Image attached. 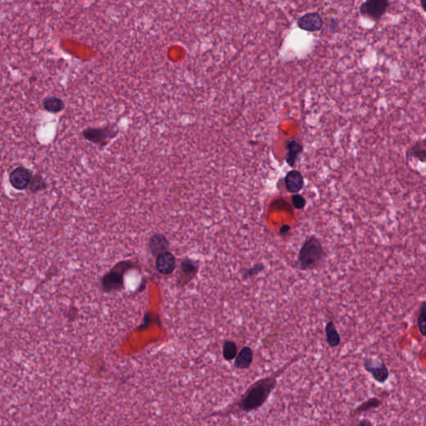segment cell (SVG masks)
I'll return each instance as SVG.
<instances>
[{
  "label": "cell",
  "mask_w": 426,
  "mask_h": 426,
  "mask_svg": "<svg viewBox=\"0 0 426 426\" xmlns=\"http://www.w3.org/2000/svg\"><path fill=\"white\" fill-rule=\"evenodd\" d=\"M291 227L289 225L284 224V225L281 226V228H280V235H281V237L288 236L290 231H291Z\"/></svg>",
  "instance_id": "cb8c5ba5"
},
{
  "label": "cell",
  "mask_w": 426,
  "mask_h": 426,
  "mask_svg": "<svg viewBox=\"0 0 426 426\" xmlns=\"http://www.w3.org/2000/svg\"><path fill=\"white\" fill-rule=\"evenodd\" d=\"M264 269H265V266L263 265V263H258L249 269L245 270L242 277L244 279L251 278L262 272Z\"/></svg>",
  "instance_id": "7402d4cb"
},
{
  "label": "cell",
  "mask_w": 426,
  "mask_h": 426,
  "mask_svg": "<svg viewBox=\"0 0 426 426\" xmlns=\"http://www.w3.org/2000/svg\"><path fill=\"white\" fill-rule=\"evenodd\" d=\"M286 163L291 167H293L296 165L297 159H299L300 155L303 153V146L295 139H292L286 144Z\"/></svg>",
  "instance_id": "8fae6325"
},
{
  "label": "cell",
  "mask_w": 426,
  "mask_h": 426,
  "mask_svg": "<svg viewBox=\"0 0 426 426\" xmlns=\"http://www.w3.org/2000/svg\"><path fill=\"white\" fill-rule=\"evenodd\" d=\"M47 187V183L45 182V178L40 174H35L33 176L31 182L29 183L28 187V191L29 193H39L40 191L46 189Z\"/></svg>",
  "instance_id": "ac0fdd59"
},
{
  "label": "cell",
  "mask_w": 426,
  "mask_h": 426,
  "mask_svg": "<svg viewBox=\"0 0 426 426\" xmlns=\"http://www.w3.org/2000/svg\"><path fill=\"white\" fill-rule=\"evenodd\" d=\"M417 327L421 335L426 337V301L422 302L419 307Z\"/></svg>",
  "instance_id": "ffe728a7"
},
{
  "label": "cell",
  "mask_w": 426,
  "mask_h": 426,
  "mask_svg": "<svg viewBox=\"0 0 426 426\" xmlns=\"http://www.w3.org/2000/svg\"><path fill=\"white\" fill-rule=\"evenodd\" d=\"M253 360V351L248 346H245L238 354L234 366L237 369H248L252 363Z\"/></svg>",
  "instance_id": "4fadbf2b"
},
{
  "label": "cell",
  "mask_w": 426,
  "mask_h": 426,
  "mask_svg": "<svg viewBox=\"0 0 426 426\" xmlns=\"http://www.w3.org/2000/svg\"><path fill=\"white\" fill-rule=\"evenodd\" d=\"M390 0H366L360 6V13L374 22L380 20L390 8Z\"/></svg>",
  "instance_id": "277c9868"
},
{
  "label": "cell",
  "mask_w": 426,
  "mask_h": 426,
  "mask_svg": "<svg viewBox=\"0 0 426 426\" xmlns=\"http://www.w3.org/2000/svg\"><path fill=\"white\" fill-rule=\"evenodd\" d=\"M148 247L154 257H158L162 252H167L169 242L163 234L155 233L150 237L148 242Z\"/></svg>",
  "instance_id": "30bf717a"
},
{
  "label": "cell",
  "mask_w": 426,
  "mask_h": 426,
  "mask_svg": "<svg viewBox=\"0 0 426 426\" xmlns=\"http://www.w3.org/2000/svg\"><path fill=\"white\" fill-rule=\"evenodd\" d=\"M325 335L327 344L331 348H335L340 345V336L332 320H330L325 325Z\"/></svg>",
  "instance_id": "2e32d148"
},
{
  "label": "cell",
  "mask_w": 426,
  "mask_h": 426,
  "mask_svg": "<svg viewBox=\"0 0 426 426\" xmlns=\"http://www.w3.org/2000/svg\"><path fill=\"white\" fill-rule=\"evenodd\" d=\"M118 133L119 129L114 124H108L104 127H88L82 134L86 140L99 147H105Z\"/></svg>",
  "instance_id": "3957f363"
},
{
  "label": "cell",
  "mask_w": 426,
  "mask_h": 426,
  "mask_svg": "<svg viewBox=\"0 0 426 426\" xmlns=\"http://www.w3.org/2000/svg\"><path fill=\"white\" fill-rule=\"evenodd\" d=\"M291 203H292L294 208L297 210H302L307 205V200L301 194L294 193L293 195L291 196Z\"/></svg>",
  "instance_id": "603a6c76"
},
{
  "label": "cell",
  "mask_w": 426,
  "mask_h": 426,
  "mask_svg": "<svg viewBox=\"0 0 426 426\" xmlns=\"http://www.w3.org/2000/svg\"><path fill=\"white\" fill-rule=\"evenodd\" d=\"M325 252L322 244L317 237H308L302 245L298 256L300 270H315L325 260Z\"/></svg>",
  "instance_id": "7a4b0ae2"
},
{
  "label": "cell",
  "mask_w": 426,
  "mask_h": 426,
  "mask_svg": "<svg viewBox=\"0 0 426 426\" xmlns=\"http://www.w3.org/2000/svg\"><path fill=\"white\" fill-rule=\"evenodd\" d=\"M273 374L271 376L261 379L252 385L242 395L237 404L238 408L244 412H250L260 408L266 401L270 393L276 385V378L279 374Z\"/></svg>",
  "instance_id": "6da1fadb"
},
{
  "label": "cell",
  "mask_w": 426,
  "mask_h": 426,
  "mask_svg": "<svg viewBox=\"0 0 426 426\" xmlns=\"http://www.w3.org/2000/svg\"><path fill=\"white\" fill-rule=\"evenodd\" d=\"M381 400L378 399V398H371V399L367 400V401H365L364 403H362L361 406H359V407H357L353 411V416L360 415V414L370 411V410H372V409L378 408V407H379V406H381Z\"/></svg>",
  "instance_id": "d6986e66"
},
{
  "label": "cell",
  "mask_w": 426,
  "mask_h": 426,
  "mask_svg": "<svg viewBox=\"0 0 426 426\" xmlns=\"http://www.w3.org/2000/svg\"><path fill=\"white\" fill-rule=\"evenodd\" d=\"M407 158L426 163V138L417 141L411 146L407 153Z\"/></svg>",
  "instance_id": "7c38bea8"
},
{
  "label": "cell",
  "mask_w": 426,
  "mask_h": 426,
  "mask_svg": "<svg viewBox=\"0 0 426 426\" xmlns=\"http://www.w3.org/2000/svg\"><path fill=\"white\" fill-rule=\"evenodd\" d=\"M285 185L289 193H298L304 186V177L297 170H291L285 177Z\"/></svg>",
  "instance_id": "9c48e42d"
},
{
  "label": "cell",
  "mask_w": 426,
  "mask_h": 426,
  "mask_svg": "<svg viewBox=\"0 0 426 426\" xmlns=\"http://www.w3.org/2000/svg\"><path fill=\"white\" fill-rule=\"evenodd\" d=\"M176 267V258L170 252H162L157 257L156 268L162 275H169L173 272Z\"/></svg>",
  "instance_id": "ba28073f"
},
{
  "label": "cell",
  "mask_w": 426,
  "mask_h": 426,
  "mask_svg": "<svg viewBox=\"0 0 426 426\" xmlns=\"http://www.w3.org/2000/svg\"><path fill=\"white\" fill-rule=\"evenodd\" d=\"M104 286L107 291H112L115 289L119 288L122 286V277L120 272H110L104 277Z\"/></svg>",
  "instance_id": "e0dca14e"
},
{
  "label": "cell",
  "mask_w": 426,
  "mask_h": 426,
  "mask_svg": "<svg viewBox=\"0 0 426 426\" xmlns=\"http://www.w3.org/2000/svg\"><path fill=\"white\" fill-rule=\"evenodd\" d=\"M367 425L372 426V423L369 420H363V421H360V423H359V426H367Z\"/></svg>",
  "instance_id": "d4e9b609"
},
{
  "label": "cell",
  "mask_w": 426,
  "mask_h": 426,
  "mask_svg": "<svg viewBox=\"0 0 426 426\" xmlns=\"http://www.w3.org/2000/svg\"><path fill=\"white\" fill-rule=\"evenodd\" d=\"M421 8H423V10L426 13V0H420Z\"/></svg>",
  "instance_id": "484cf974"
},
{
  "label": "cell",
  "mask_w": 426,
  "mask_h": 426,
  "mask_svg": "<svg viewBox=\"0 0 426 426\" xmlns=\"http://www.w3.org/2000/svg\"><path fill=\"white\" fill-rule=\"evenodd\" d=\"M43 105L45 109L51 113H58L65 107L64 102L57 97H48L44 99Z\"/></svg>",
  "instance_id": "9a60e30c"
},
{
  "label": "cell",
  "mask_w": 426,
  "mask_h": 426,
  "mask_svg": "<svg viewBox=\"0 0 426 426\" xmlns=\"http://www.w3.org/2000/svg\"><path fill=\"white\" fill-rule=\"evenodd\" d=\"M323 24H324L323 18L317 12L306 13L297 21V25L300 29L311 33L321 30Z\"/></svg>",
  "instance_id": "52a82bcc"
},
{
  "label": "cell",
  "mask_w": 426,
  "mask_h": 426,
  "mask_svg": "<svg viewBox=\"0 0 426 426\" xmlns=\"http://www.w3.org/2000/svg\"><path fill=\"white\" fill-rule=\"evenodd\" d=\"M222 353L224 359L226 361H231L236 358L237 355V344L231 340H226L223 344Z\"/></svg>",
  "instance_id": "44dd1931"
},
{
  "label": "cell",
  "mask_w": 426,
  "mask_h": 426,
  "mask_svg": "<svg viewBox=\"0 0 426 426\" xmlns=\"http://www.w3.org/2000/svg\"><path fill=\"white\" fill-rule=\"evenodd\" d=\"M198 269H199V263L198 261H194L193 259H185L182 261L181 264V270H182V274L186 280H191L193 277H195V275L198 273Z\"/></svg>",
  "instance_id": "5bb4252c"
},
{
  "label": "cell",
  "mask_w": 426,
  "mask_h": 426,
  "mask_svg": "<svg viewBox=\"0 0 426 426\" xmlns=\"http://www.w3.org/2000/svg\"><path fill=\"white\" fill-rule=\"evenodd\" d=\"M364 369L372 374L374 381L379 384H385L390 378V371L383 361H374L366 358L363 362Z\"/></svg>",
  "instance_id": "5b68a950"
},
{
  "label": "cell",
  "mask_w": 426,
  "mask_h": 426,
  "mask_svg": "<svg viewBox=\"0 0 426 426\" xmlns=\"http://www.w3.org/2000/svg\"><path fill=\"white\" fill-rule=\"evenodd\" d=\"M33 176V172L30 169L24 166H18L9 174V182L13 188L23 191L28 188Z\"/></svg>",
  "instance_id": "8992f818"
}]
</instances>
